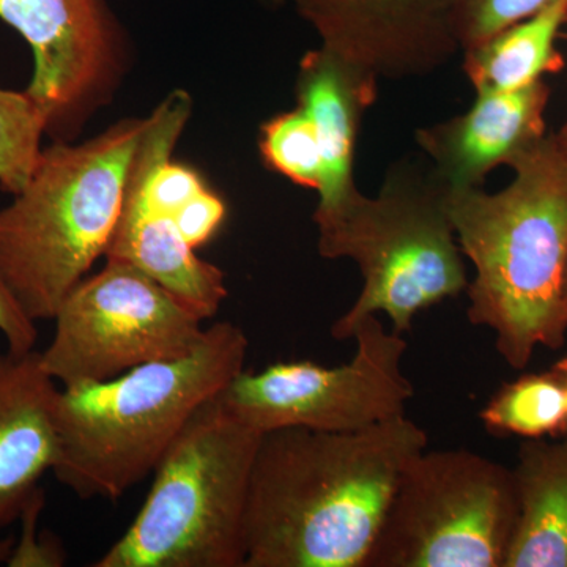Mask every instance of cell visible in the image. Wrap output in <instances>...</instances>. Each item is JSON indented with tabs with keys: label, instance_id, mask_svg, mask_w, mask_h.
Segmentation results:
<instances>
[{
	"label": "cell",
	"instance_id": "5b68a950",
	"mask_svg": "<svg viewBox=\"0 0 567 567\" xmlns=\"http://www.w3.org/2000/svg\"><path fill=\"white\" fill-rule=\"evenodd\" d=\"M317 249L324 259H350L363 287L331 327L338 341L352 339L368 316L385 315L405 334L432 306L468 286L464 254L447 210V189L431 167L401 159L388 167L374 197L358 189L330 212H315Z\"/></svg>",
	"mask_w": 567,
	"mask_h": 567
},
{
	"label": "cell",
	"instance_id": "4316f807",
	"mask_svg": "<svg viewBox=\"0 0 567 567\" xmlns=\"http://www.w3.org/2000/svg\"><path fill=\"white\" fill-rule=\"evenodd\" d=\"M557 136H558L559 142H561L563 151H565L566 158H567V133L559 132V133H557Z\"/></svg>",
	"mask_w": 567,
	"mask_h": 567
},
{
	"label": "cell",
	"instance_id": "8fae6325",
	"mask_svg": "<svg viewBox=\"0 0 567 567\" xmlns=\"http://www.w3.org/2000/svg\"><path fill=\"white\" fill-rule=\"evenodd\" d=\"M320 47L379 80L423 78L458 51L453 0H290Z\"/></svg>",
	"mask_w": 567,
	"mask_h": 567
},
{
	"label": "cell",
	"instance_id": "7a4b0ae2",
	"mask_svg": "<svg viewBox=\"0 0 567 567\" xmlns=\"http://www.w3.org/2000/svg\"><path fill=\"white\" fill-rule=\"evenodd\" d=\"M496 193L447 192L462 254L472 264L466 317L495 336L496 352L516 371L539 347L566 344L567 158L557 134L511 167Z\"/></svg>",
	"mask_w": 567,
	"mask_h": 567
},
{
	"label": "cell",
	"instance_id": "d4e9b609",
	"mask_svg": "<svg viewBox=\"0 0 567 567\" xmlns=\"http://www.w3.org/2000/svg\"><path fill=\"white\" fill-rule=\"evenodd\" d=\"M14 543H17V537L14 536H7L0 539V563H7L11 550H13Z\"/></svg>",
	"mask_w": 567,
	"mask_h": 567
},
{
	"label": "cell",
	"instance_id": "f546056e",
	"mask_svg": "<svg viewBox=\"0 0 567 567\" xmlns=\"http://www.w3.org/2000/svg\"><path fill=\"white\" fill-rule=\"evenodd\" d=\"M561 133H567V122L565 123V126H563Z\"/></svg>",
	"mask_w": 567,
	"mask_h": 567
},
{
	"label": "cell",
	"instance_id": "603a6c76",
	"mask_svg": "<svg viewBox=\"0 0 567 567\" xmlns=\"http://www.w3.org/2000/svg\"><path fill=\"white\" fill-rule=\"evenodd\" d=\"M227 207L218 194L205 188L174 213L173 218L188 245L196 249L212 240L226 219Z\"/></svg>",
	"mask_w": 567,
	"mask_h": 567
},
{
	"label": "cell",
	"instance_id": "2e32d148",
	"mask_svg": "<svg viewBox=\"0 0 567 567\" xmlns=\"http://www.w3.org/2000/svg\"><path fill=\"white\" fill-rule=\"evenodd\" d=\"M513 473L517 520L505 567H567V434L525 440Z\"/></svg>",
	"mask_w": 567,
	"mask_h": 567
},
{
	"label": "cell",
	"instance_id": "30bf717a",
	"mask_svg": "<svg viewBox=\"0 0 567 567\" xmlns=\"http://www.w3.org/2000/svg\"><path fill=\"white\" fill-rule=\"evenodd\" d=\"M0 20L31 47L25 92L52 141H71L125 80L130 43L107 0H0Z\"/></svg>",
	"mask_w": 567,
	"mask_h": 567
},
{
	"label": "cell",
	"instance_id": "484cf974",
	"mask_svg": "<svg viewBox=\"0 0 567 567\" xmlns=\"http://www.w3.org/2000/svg\"><path fill=\"white\" fill-rule=\"evenodd\" d=\"M554 368L557 369L559 374H561L563 382H565L567 393V354L565 358H561V360H559L557 364H554Z\"/></svg>",
	"mask_w": 567,
	"mask_h": 567
},
{
	"label": "cell",
	"instance_id": "f1b7e54d",
	"mask_svg": "<svg viewBox=\"0 0 567 567\" xmlns=\"http://www.w3.org/2000/svg\"><path fill=\"white\" fill-rule=\"evenodd\" d=\"M565 300H566V311H567V274H566V287H565Z\"/></svg>",
	"mask_w": 567,
	"mask_h": 567
},
{
	"label": "cell",
	"instance_id": "9c48e42d",
	"mask_svg": "<svg viewBox=\"0 0 567 567\" xmlns=\"http://www.w3.org/2000/svg\"><path fill=\"white\" fill-rule=\"evenodd\" d=\"M352 360L336 368L281 361L244 371L218 395L241 423L259 432L303 427L354 432L404 416L415 386L402 371L404 334L368 316L354 328Z\"/></svg>",
	"mask_w": 567,
	"mask_h": 567
},
{
	"label": "cell",
	"instance_id": "8992f818",
	"mask_svg": "<svg viewBox=\"0 0 567 567\" xmlns=\"http://www.w3.org/2000/svg\"><path fill=\"white\" fill-rule=\"evenodd\" d=\"M260 439L218 395L205 402L156 465L132 525L92 566L245 567Z\"/></svg>",
	"mask_w": 567,
	"mask_h": 567
},
{
	"label": "cell",
	"instance_id": "5bb4252c",
	"mask_svg": "<svg viewBox=\"0 0 567 567\" xmlns=\"http://www.w3.org/2000/svg\"><path fill=\"white\" fill-rule=\"evenodd\" d=\"M379 78L320 47L306 52L297 76V106L312 118L323 155L316 212H330L357 193L354 156L365 112L379 95Z\"/></svg>",
	"mask_w": 567,
	"mask_h": 567
},
{
	"label": "cell",
	"instance_id": "ac0fdd59",
	"mask_svg": "<svg viewBox=\"0 0 567 567\" xmlns=\"http://www.w3.org/2000/svg\"><path fill=\"white\" fill-rule=\"evenodd\" d=\"M494 436L524 440L558 439L567 434V393L557 369L524 374L503 386L480 413Z\"/></svg>",
	"mask_w": 567,
	"mask_h": 567
},
{
	"label": "cell",
	"instance_id": "52a82bcc",
	"mask_svg": "<svg viewBox=\"0 0 567 567\" xmlns=\"http://www.w3.org/2000/svg\"><path fill=\"white\" fill-rule=\"evenodd\" d=\"M516 520L513 468L425 447L402 470L363 567H505Z\"/></svg>",
	"mask_w": 567,
	"mask_h": 567
},
{
	"label": "cell",
	"instance_id": "4fadbf2b",
	"mask_svg": "<svg viewBox=\"0 0 567 567\" xmlns=\"http://www.w3.org/2000/svg\"><path fill=\"white\" fill-rule=\"evenodd\" d=\"M59 393L39 350L0 353V532L20 520L58 462Z\"/></svg>",
	"mask_w": 567,
	"mask_h": 567
},
{
	"label": "cell",
	"instance_id": "e0dca14e",
	"mask_svg": "<svg viewBox=\"0 0 567 567\" xmlns=\"http://www.w3.org/2000/svg\"><path fill=\"white\" fill-rule=\"evenodd\" d=\"M567 24V0H557L527 20L516 22L464 52V70L476 93L511 92L544 81L565 69L557 48Z\"/></svg>",
	"mask_w": 567,
	"mask_h": 567
},
{
	"label": "cell",
	"instance_id": "ba28073f",
	"mask_svg": "<svg viewBox=\"0 0 567 567\" xmlns=\"http://www.w3.org/2000/svg\"><path fill=\"white\" fill-rule=\"evenodd\" d=\"M41 364L61 388L106 382L174 360L204 341L205 320L133 265L106 259L59 308Z\"/></svg>",
	"mask_w": 567,
	"mask_h": 567
},
{
	"label": "cell",
	"instance_id": "ffe728a7",
	"mask_svg": "<svg viewBox=\"0 0 567 567\" xmlns=\"http://www.w3.org/2000/svg\"><path fill=\"white\" fill-rule=\"evenodd\" d=\"M47 121L28 92L0 89V189L17 196L31 181Z\"/></svg>",
	"mask_w": 567,
	"mask_h": 567
},
{
	"label": "cell",
	"instance_id": "cb8c5ba5",
	"mask_svg": "<svg viewBox=\"0 0 567 567\" xmlns=\"http://www.w3.org/2000/svg\"><path fill=\"white\" fill-rule=\"evenodd\" d=\"M0 334L6 339L7 349L13 352L35 350L37 339H39L37 323L22 311L2 276H0Z\"/></svg>",
	"mask_w": 567,
	"mask_h": 567
},
{
	"label": "cell",
	"instance_id": "9a60e30c",
	"mask_svg": "<svg viewBox=\"0 0 567 567\" xmlns=\"http://www.w3.org/2000/svg\"><path fill=\"white\" fill-rule=\"evenodd\" d=\"M104 257L140 268L204 320L218 315L229 297L221 268L200 259L173 216L151 207L130 178Z\"/></svg>",
	"mask_w": 567,
	"mask_h": 567
},
{
	"label": "cell",
	"instance_id": "6da1fadb",
	"mask_svg": "<svg viewBox=\"0 0 567 567\" xmlns=\"http://www.w3.org/2000/svg\"><path fill=\"white\" fill-rule=\"evenodd\" d=\"M427 443L405 415L363 431L262 434L245 567H363L402 470Z\"/></svg>",
	"mask_w": 567,
	"mask_h": 567
},
{
	"label": "cell",
	"instance_id": "277c9868",
	"mask_svg": "<svg viewBox=\"0 0 567 567\" xmlns=\"http://www.w3.org/2000/svg\"><path fill=\"white\" fill-rule=\"evenodd\" d=\"M145 123L123 118L81 144L52 141L0 208V276L33 322L54 319L106 254Z\"/></svg>",
	"mask_w": 567,
	"mask_h": 567
},
{
	"label": "cell",
	"instance_id": "3957f363",
	"mask_svg": "<svg viewBox=\"0 0 567 567\" xmlns=\"http://www.w3.org/2000/svg\"><path fill=\"white\" fill-rule=\"evenodd\" d=\"M249 341L233 322L207 327L192 353L106 382L61 388L52 473L81 499H118L153 475L194 413L245 371Z\"/></svg>",
	"mask_w": 567,
	"mask_h": 567
},
{
	"label": "cell",
	"instance_id": "7402d4cb",
	"mask_svg": "<svg viewBox=\"0 0 567 567\" xmlns=\"http://www.w3.org/2000/svg\"><path fill=\"white\" fill-rule=\"evenodd\" d=\"M44 505L43 491L37 492L31 502L22 511L20 520L22 522V532L20 540L14 543L9 559L6 565L10 567L28 566H51L58 567L65 565V551H63L61 540L54 536H40L37 533L39 517Z\"/></svg>",
	"mask_w": 567,
	"mask_h": 567
},
{
	"label": "cell",
	"instance_id": "7c38bea8",
	"mask_svg": "<svg viewBox=\"0 0 567 567\" xmlns=\"http://www.w3.org/2000/svg\"><path fill=\"white\" fill-rule=\"evenodd\" d=\"M551 89L546 81L511 92L476 93L464 114L416 130L417 147L431 159L447 192L483 188L496 167H513L547 134Z\"/></svg>",
	"mask_w": 567,
	"mask_h": 567
},
{
	"label": "cell",
	"instance_id": "83f0119b",
	"mask_svg": "<svg viewBox=\"0 0 567 567\" xmlns=\"http://www.w3.org/2000/svg\"><path fill=\"white\" fill-rule=\"evenodd\" d=\"M264 2L267 3V6L279 7L284 0H264Z\"/></svg>",
	"mask_w": 567,
	"mask_h": 567
},
{
	"label": "cell",
	"instance_id": "d6986e66",
	"mask_svg": "<svg viewBox=\"0 0 567 567\" xmlns=\"http://www.w3.org/2000/svg\"><path fill=\"white\" fill-rule=\"evenodd\" d=\"M259 151L268 169L301 188L319 193L323 178L322 145L315 122L300 106L264 123Z\"/></svg>",
	"mask_w": 567,
	"mask_h": 567
},
{
	"label": "cell",
	"instance_id": "44dd1931",
	"mask_svg": "<svg viewBox=\"0 0 567 567\" xmlns=\"http://www.w3.org/2000/svg\"><path fill=\"white\" fill-rule=\"evenodd\" d=\"M555 2L557 0H453L454 25L462 51L483 43Z\"/></svg>",
	"mask_w": 567,
	"mask_h": 567
}]
</instances>
